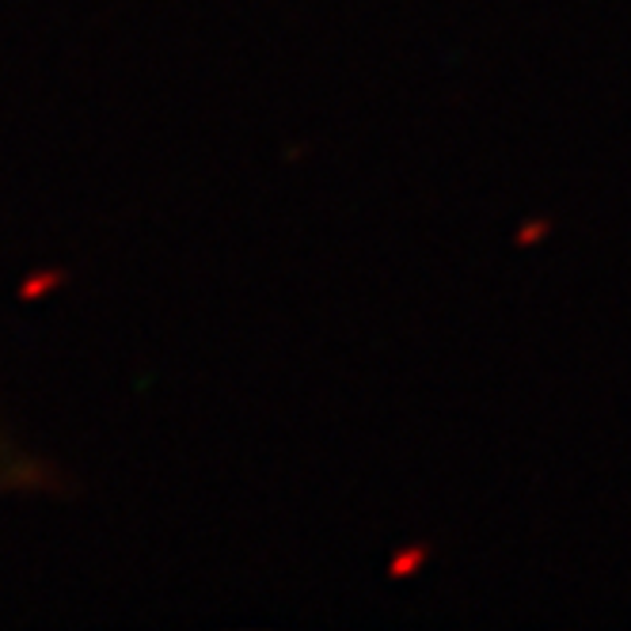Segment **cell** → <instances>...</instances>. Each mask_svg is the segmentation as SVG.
Masks as SVG:
<instances>
[{"label":"cell","instance_id":"1","mask_svg":"<svg viewBox=\"0 0 631 631\" xmlns=\"http://www.w3.org/2000/svg\"><path fill=\"white\" fill-rule=\"evenodd\" d=\"M69 282V270H61V267H39V270H31V274L23 278V286H20V301H42L50 290H58V286H66Z\"/></svg>","mask_w":631,"mask_h":631},{"label":"cell","instance_id":"2","mask_svg":"<svg viewBox=\"0 0 631 631\" xmlns=\"http://www.w3.org/2000/svg\"><path fill=\"white\" fill-rule=\"evenodd\" d=\"M427 559V548H408V552H400L392 559V579H403V574H414L419 571V563Z\"/></svg>","mask_w":631,"mask_h":631},{"label":"cell","instance_id":"3","mask_svg":"<svg viewBox=\"0 0 631 631\" xmlns=\"http://www.w3.org/2000/svg\"><path fill=\"white\" fill-rule=\"evenodd\" d=\"M540 232H548V224H533V229H521L518 243H537V240H540Z\"/></svg>","mask_w":631,"mask_h":631}]
</instances>
